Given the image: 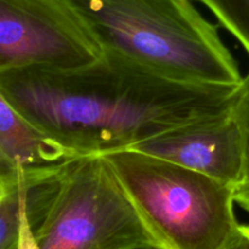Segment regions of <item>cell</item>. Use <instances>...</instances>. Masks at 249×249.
Listing matches in <instances>:
<instances>
[{
	"label": "cell",
	"mask_w": 249,
	"mask_h": 249,
	"mask_svg": "<svg viewBox=\"0 0 249 249\" xmlns=\"http://www.w3.org/2000/svg\"><path fill=\"white\" fill-rule=\"evenodd\" d=\"M233 112L240 122L245 139V179L242 181L245 182L249 180V73L243 78L240 95L233 106Z\"/></svg>",
	"instance_id": "obj_11"
},
{
	"label": "cell",
	"mask_w": 249,
	"mask_h": 249,
	"mask_svg": "<svg viewBox=\"0 0 249 249\" xmlns=\"http://www.w3.org/2000/svg\"><path fill=\"white\" fill-rule=\"evenodd\" d=\"M104 157L155 249H224L237 233L230 185L133 151Z\"/></svg>",
	"instance_id": "obj_3"
},
{
	"label": "cell",
	"mask_w": 249,
	"mask_h": 249,
	"mask_svg": "<svg viewBox=\"0 0 249 249\" xmlns=\"http://www.w3.org/2000/svg\"><path fill=\"white\" fill-rule=\"evenodd\" d=\"M236 204L249 213V180L233 187Z\"/></svg>",
	"instance_id": "obj_13"
},
{
	"label": "cell",
	"mask_w": 249,
	"mask_h": 249,
	"mask_svg": "<svg viewBox=\"0 0 249 249\" xmlns=\"http://www.w3.org/2000/svg\"><path fill=\"white\" fill-rule=\"evenodd\" d=\"M105 53L168 79L237 87L240 67L218 26L191 0H65Z\"/></svg>",
	"instance_id": "obj_2"
},
{
	"label": "cell",
	"mask_w": 249,
	"mask_h": 249,
	"mask_svg": "<svg viewBox=\"0 0 249 249\" xmlns=\"http://www.w3.org/2000/svg\"><path fill=\"white\" fill-rule=\"evenodd\" d=\"M126 151L174 163L232 187L245 179V139L233 107L218 118L172 129Z\"/></svg>",
	"instance_id": "obj_6"
},
{
	"label": "cell",
	"mask_w": 249,
	"mask_h": 249,
	"mask_svg": "<svg viewBox=\"0 0 249 249\" xmlns=\"http://www.w3.org/2000/svg\"><path fill=\"white\" fill-rule=\"evenodd\" d=\"M40 249H155L104 156H79L53 181L34 225Z\"/></svg>",
	"instance_id": "obj_4"
},
{
	"label": "cell",
	"mask_w": 249,
	"mask_h": 249,
	"mask_svg": "<svg viewBox=\"0 0 249 249\" xmlns=\"http://www.w3.org/2000/svg\"><path fill=\"white\" fill-rule=\"evenodd\" d=\"M51 180V179H50ZM43 182L36 191L33 192L29 199L24 202L21 211V223H19V233H18V246L17 249H40L38 242H36L34 229L32 225L31 212L38 208L43 202L46 195L49 181Z\"/></svg>",
	"instance_id": "obj_10"
},
{
	"label": "cell",
	"mask_w": 249,
	"mask_h": 249,
	"mask_svg": "<svg viewBox=\"0 0 249 249\" xmlns=\"http://www.w3.org/2000/svg\"><path fill=\"white\" fill-rule=\"evenodd\" d=\"M215 16L224 29L249 56V0H197Z\"/></svg>",
	"instance_id": "obj_9"
},
{
	"label": "cell",
	"mask_w": 249,
	"mask_h": 249,
	"mask_svg": "<svg viewBox=\"0 0 249 249\" xmlns=\"http://www.w3.org/2000/svg\"><path fill=\"white\" fill-rule=\"evenodd\" d=\"M62 167L29 170L0 155V249H17L24 202L43 182L56 177Z\"/></svg>",
	"instance_id": "obj_8"
},
{
	"label": "cell",
	"mask_w": 249,
	"mask_h": 249,
	"mask_svg": "<svg viewBox=\"0 0 249 249\" xmlns=\"http://www.w3.org/2000/svg\"><path fill=\"white\" fill-rule=\"evenodd\" d=\"M104 53L65 0H0V72L74 70Z\"/></svg>",
	"instance_id": "obj_5"
},
{
	"label": "cell",
	"mask_w": 249,
	"mask_h": 249,
	"mask_svg": "<svg viewBox=\"0 0 249 249\" xmlns=\"http://www.w3.org/2000/svg\"><path fill=\"white\" fill-rule=\"evenodd\" d=\"M224 249H249V225L240 224L235 237Z\"/></svg>",
	"instance_id": "obj_12"
},
{
	"label": "cell",
	"mask_w": 249,
	"mask_h": 249,
	"mask_svg": "<svg viewBox=\"0 0 249 249\" xmlns=\"http://www.w3.org/2000/svg\"><path fill=\"white\" fill-rule=\"evenodd\" d=\"M241 87L168 79L105 51L74 70L0 72V92L14 108L77 157L126 151L172 129L224 116Z\"/></svg>",
	"instance_id": "obj_1"
},
{
	"label": "cell",
	"mask_w": 249,
	"mask_h": 249,
	"mask_svg": "<svg viewBox=\"0 0 249 249\" xmlns=\"http://www.w3.org/2000/svg\"><path fill=\"white\" fill-rule=\"evenodd\" d=\"M0 155L9 162L29 170L56 169L77 157L32 125L1 92Z\"/></svg>",
	"instance_id": "obj_7"
}]
</instances>
